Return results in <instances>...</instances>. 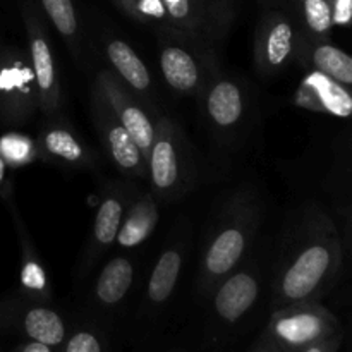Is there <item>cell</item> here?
Segmentation results:
<instances>
[{"label": "cell", "instance_id": "cell-1", "mask_svg": "<svg viewBox=\"0 0 352 352\" xmlns=\"http://www.w3.org/2000/svg\"><path fill=\"white\" fill-rule=\"evenodd\" d=\"M342 267V241L333 220L316 206H306L287 227L270 284L272 311L318 301Z\"/></svg>", "mask_w": 352, "mask_h": 352}, {"label": "cell", "instance_id": "cell-2", "mask_svg": "<svg viewBox=\"0 0 352 352\" xmlns=\"http://www.w3.org/2000/svg\"><path fill=\"white\" fill-rule=\"evenodd\" d=\"M263 222V201L251 186H241L226 196L212 220L201 246L196 289L208 301L223 277L250 254Z\"/></svg>", "mask_w": 352, "mask_h": 352}, {"label": "cell", "instance_id": "cell-3", "mask_svg": "<svg viewBox=\"0 0 352 352\" xmlns=\"http://www.w3.org/2000/svg\"><path fill=\"white\" fill-rule=\"evenodd\" d=\"M150 191L158 203L177 201L196 184L198 170L191 143L175 120L158 116L155 138L146 157Z\"/></svg>", "mask_w": 352, "mask_h": 352}, {"label": "cell", "instance_id": "cell-4", "mask_svg": "<svg viewBox=\"0 0 352 352\" xmlns=\"http://www.w3.org/2000/svg\"><path fill=\"white\" fill-rule=\"evenodd\" d=\"M158 34V64L164 81L175 95L198 98L210 79L220 71L217 48L179 33Z\"/></svg>", "mask_w": 352, "mask_h": 352}, {"label": "cell", "instance_id": "cell-5", "mask_svg": "<svg viewBox=\"0 0 352 352\" xmlns=\"http://www.w3.org/2000/svg\"><path fill=\"white\" fill-rule=\"evenodd\" d=\"M339 332L340 322L320 301L275 309L263 330L280 352H302Z\"/></svg>", "mask_w": 352, "mask_h": 352}, {"label": "cell", "instance_id": "cell-6", "mask_svg": "<svg viewBox=\"0 0 352 352\" xmlns=\"http://www.w3.org/2000/svg\"><path fill=\"white\" fill-rule=\"evenodd\" d=\"M265 285V268L258 258L241 261L210 294V323L215 332L239 325L254 309Z\"/></svg>", "mask_w": 352, "mask_h": 352}, {"label": "cell", "instance_id": "cell-7", "mask_svg": "<svg viewBox=\"0 0 352 352\" xmlns=\"http://www.w3.org/2000/svg\"><path fill=\"white\" fill-rule=\"evenodd\" d=\"M21 17L28 40V57L38 86L40 96V112L45 119L64 116L62 107V86L58 81L57 62H55L54 47L41 9H38L33 0H19Z\"/></svg>", "mask_w": 352, "mask_h": 352}, {"label": "cell", "instance_id": "cell-8", "mask_svg": "<svg viewBox=\"0 0 352 352\" xmlns=\"http://www.w3.org/2000/svg\"><path fill=\"white\" fill-rule=\"evenodd\" d=\"M198 102L206 126L222 143H232L246 127L251 100L241 79L219 71L199 93Z\"/></svg>", "mask_w": 352, "mask_h": 352}, {"label": "cell", "instance_id": "cell-9", "mask_svg": "<svg viewBox=\"0 0 352 352\" xmlns=\"http://www.w3.org/2000/svg\"><path fill=\"white\" fill-rule=\"evenodd\" d=\"M168 33H179L217 48L236 17V0H164ZM164 33V31H158Z\"/></svg>", "mask_w": 352, "mask_h": 352}, {"label": "cell", "instance_id": "cell-10", "mask_svg": "<svg viewBox=\"0 0 352 352\" xmlns=\"http://www.w3.org/2000/svg\"><path fill=\"white\" fill-rule=\"evenodd\" d=\"M299 30L294 14L268 7L258 21L253 40L254 69L263 78H275L296 60Z\"/></svg>", "mask_w": 352, "mask_h": 352}, {"label": "cell", "instance_id": "cell-11", "mask_svg": "<svg viewBox=\"0 0 352 352\" xmlns=\"http://www.w3.org/2000/svg\"><path fill=\"white\" fill-rule=\"evenodd\" d=\"M40 110L36 79L28 52L14 45L0 47V119L24 124Z\"/></svg>", "mask_w": 352, "mask_h": 352}, {"label": "cell", "instance_id": "cell-12", "mask_svg": "<svg viewBox=\"0 0 352 352\" xmlns=\"http://www.w3.org/2000/svg\"><path fill=\"white\" fill-rule=\"evenodd\" d=\"M134 188L131 182L113 181L103 189L102 199L96 208L95 220H93L91 230L86 239L85 250L79 256L78 267H76V278L85 280L98 261L105 256L107 251L117 243L120 226H122L124 213L129 205L131 195Z\"/></svg>", "mask_w": 352, "mask_h": 352}, {"label": "cell", "instance_id": "cell-13", "mask_svg": "<svg viewBox=\"0 0 352 352\" xmlns=\"http://www.w3.org/2000/svg\"><path fill=\"white\" fill-rule=\"evenodd\" d=\"M69 329L58 309L47 302L34 301L19 294V298L0 301V330L21 336L24 340H36L60 349Z\"/></svg>", "mask_w": 352, "mask_h": 352}, {"label": "cell", "instance_id": "cell-14", "mask_svg": "<svg viewBox=\"0 0 352 352\" xmlns=\"http://www.w3.org/2000/svg\"><path fill=\"white\" fill-rule=\"evenodd\" d=\"M93 88L105 98L119 122L148 157L157 127V112L150 103L136 95L126 82L117 78L110 69H103L93 79Z\"/></svg>", "mask_w": 352, "mask_h": 352}, {"label": "cell", "instance_id": "cell-15", "mask_svg": "<svg viewBox=\"0 0 352 352\" xmlns=\"http://www.w3.org/2000/svg\"><path fill=\"white\" fill-rule=\"evenodd\" d=\"M91 117L103 151L117 170L129 179L146 177V157L95 88H91Z\"/></svg>", "mask_w": 352, "mask_h": 352}, {"label": "cell", "instance_id": "cell-16", "mask_svg": "<svg viewBox=\"0 0 352 352\" xmlns=\"http://www.w3.org/2000/svg\"><path fill=\"white\" fill-rule=\"evenodd\" d=\"M186 251H188L186 232H177V236L174 234V237L158 254L141 299L140 315L143 318H153L168 305L184 268Z\"/></svg>", "mask_w": 352, "mask_h": 352}, {"label": "cell", "instance_id": "cell-17", "mask_svg": "<svg viewBox=\"0 0 352 352\" xmlns=\"http://www.w3.org/2000/svg\"><path fill=\"white\" fill-rule=\"evenodd\" d=\"M36 141L43 162L60 164L76 170H95L98 167L96 153L64 116L45 120Z\"/></svg>", "mask_w": 352, "mask_h": 352}, {"label": "cell", "instance_id": "cell-18", "mask_svg": "<svg viewBox=\"0 0 352 352\" xmlns=\"http://www.w3.org/2000/svg\"><path fill=\"white\" fill-rule=\"evenodd\" d=\"M294 105L337 119H352V89L316 69H309L296 88Z\"/></svg>", "mask_w": 352, "mask_h": 352}, {"label": "cell", "instance_id": "cell-19", "mask_svg": "<svg viewBox=\"0 0 352 352\" xmlns=\"http://www.w3.org/2000/svg\"><path fill=\"white\" fill-rule=\"evenodd\" d=\"M134 277L136 261L127 254L112 258L103 265L89 294V308L96 318H100L98 323L112 316L122 306L133 289Z\"/></svg>", "mask_w": 352, "mask_h": 352}, {"label": "cell", "instance_id": "cell-20", "mask_svg": "<svg viewBox=\"0 0 352 352\" xmlns=\"http://www.w3.org/2000/svg\"><path fill=\"white\" fill-rule=\"evenodd\" d=\"M102 50L109 62V69L122 79L140 98L153 107V79L150 69L138 52L126 40L113 34H103Z\"/></svg>", "mask_w": 352, "mask_h": 352}, {"label": "cell", "instance_id": "cell-21", "mask_svg": "<svg viewBox=\"0 0 352 352\" xmlns=\"http://www.w3.org/2000/svg\"><path fill=\"white\" fill-rule=\"evenodd\" d=\"M7 201H9L10 208H12V220L14 226H16L17 239H19L21 248V294L30 299H34V301L52 305L54 291H52L50 280H48L47 272H45L43 263L40 260V254H38L36 248H34L30 234H28L26 226H24L19 212L12 205L10 198Z\"/></svg>", "mask_w": 352, "mask_h": 352}, {"label": "cell", "instance_id": "cell-22", "mask_svg": "<svg viewBox=\"0 0 352 352\" xmlns=\"http://www.w3.org/2000/svg\"><path fill=\"white\" fill-rule=\"evenodd\" d=\"M158 220H160V210H158V199L155 198L153 192H141L138 191V188H134L129 205L124 213L117 244L124 250H134L141 246L155 232Z\"/></svg>", "mask_w": 352, "mask_h": 352}, {"label": "cell", "instance_id": "cell-23", "mask_svg": "<svg viewBox=\"0 0 352 352\" xmlns=\"http://www.w3.org/2000/svg\"><path fill=\"white\" fill-rule=\"evenodd\" d=\"M296 60L301 65L323 72L352 89V55L329 41L301 43Z\"/></svg>", "mask_w": 352, "mask_h": 352}, {"label": "cell", "instance_id": "cell-24", "mask_svg": "<svg viewBox=\"0 0 352 352\" xmlns=\"http://www.w3.org/2000/svg\"><path fill=\"white\" fill-rule=\"evenodd\" d=\"M299 30V45L329 41L336 26L333 0H296L291 10Z\"/></svg>", "mask_w": 352, "mask_h": 352}, {"label": "cell", "instance_id": "cell-25", "mask_svg": "<svg viewBox=\"0 0 352 352\" xmlns=\"http://www.w3.org/2000/svg\"><path fill=\"white\" fill-rule=\"evenodd\" d=\"M41 12L47 16L52 26L55 28L65 47L71 52L74 62L81 64L85 55V34H82L81 21L72 0H38Z\"/></svg>", "mask_w": 352, "mask_h": 352}, {"label": "cell", "instance_id": "cell-26", "mask_svg": "<svg viewBox=\"0 0 352 352\" xmlns=\"http://www.w3.org/2000/svg\"><path fill=\"white\" fill-rule=\"evenodd\" d=\"M0 157L10 168L41 160L38 141L23 133H6L0 136Z\"/></svg>", "mask_w": 352, "mask_h": 352}, {"label": "cell", "instance_id": "cell-27", "mask_svg": "<svg viewBox=\"0 0 352 352\" xmlns=\"http://www.w3.org/2000/svg\"><path fill=\"white\" fill-rule=\"evenodd\" d=\"M109 347L105 327L98 322H88L69 329L58 352H109Z\"/></svg>", "mask_w": 352, "mask_h": 352}, {"label": "cell", "instance_id": "cell-28", "mask_svg": "<svg viewBox=\"0 0 352 352\" xmlns=\"http://www.w3.org/2000/svg\"><path fill=\"white\" fill-rule=\"evenodd\" d=\"M117 7L131 19L151 26L157 33L165 31L167 28V12H165L164 0H120Z\"/></svg>", "mask_w": 352, "mask_h": 352}, {"label": "cell", "instance_id": "cell-29", "mask_svg": "<svg viewBox=\"0 0 352 352\" xmlns=\"http://www.w3.org/2000/svg\"><path fill=\"white\" fill-rule=\"evenodd\" d=\"M336 24L349 26L352 23V0H333Z\"/></svg>", "mask_w": 352, "mask_h": 352}, {"label": "cell", "instance_id": "cell-30", "mask_svg": "<svg viewBox=\"0 0 352 352\" xmlns=\"http://www.w3.org/2000/svg\"><path fill=\"white\" fill-rule=\"evenodd\" d=\"M342 340H344V333L339 332L336 333V336L329 337V339L322 340V342L315 344V346L308 347V349L302 352H339L340 346H342Z\"/></svg>", "mask_w": 352, "mask_h": 352}, {"label": "cell", "instance_id": "cell-31", "mask_svg": "<svg viewBox=\"0 0 352 352\" xmlns=\"http://www.w3.org/2000/svg\"><path fill=\"white\" fill-rule=\"evenodd\" d=\"M12 352H58V349L47 346V344L36 342V340H24Z\"/></svg>", "mask_w": 352, "mask_h": 352}, {"label": "cell", "instance_id": "cell-32", "mask_svg": "<svg viewBox=\"0 0 352 352\" xmlns=\"http://www.w3.org/2000/svg\"><path fill=\"white\" fill-rule=\"evenodd\" d=\"M248 352H280V351H278V347L275 346V344L272 342L263 332H261L260 337L256 339V342L251 346V349Z\"/></svg>", "mask_w": 352, "mask_h": 352}, {"label": "cell", "instance_id": "cell-33", "mask_svg": "<svg viewBox=\"0 0 352 352\" xmlns=\"http://www.w3.org/2000/svg\"><path fill=\"white\" fill-rule=\"evenodd\" d=\"M7 164L0 157V198H10V182L7 179Z\"/></svg>", "mask_w": 352, "mask_h": 352}, {"label": "cell", "instance_id": "cell-34", "mask_svg": "<svg viewBox=\"0 0 352 352\" xmlns=\"http://www.w3.org/2000/svg\"><path fill=\"white\" fill-rule=\"evenodd\" d=\"M267 3V9L268 7H275V9H287L292 10L294 7V0H263Z\"/></svg>", "mask_w": 352, "mask_h": 352}, {"label": "cell", "instance_id": "cell-35", "mask_svg": "<svg viewBox=\"0 0 352 352\" xmlns=\"http://www.w3.org/2000/svg\"><path fill=\"white\" fill-rule=\"evenodd\" d=\"M113 2H116V3H119V2H120V0H113Z\"/></svg>", "mask_w": 352, "mask_h": 352}, {"label": "cell", "instance_id": "cell-36", "mask_svg": "<svg viewBox=\"0 0 352 352\" xmlns=\"http://www.w3.org/2000/svg\"><path fill=\"white\" fill-rule=\"evenodd\" d=\"M172 352H186V351H172Z\"/></svg>", "mask_w": 352, "mask_h": 352}, {"label": "cell", "instance_id": "cell-37", "mask_svg": "<svg viewBox=\"0 0 352 352\" xmlns=\"http://www.w3.org/2000/svg\"><path fill=\"white\" fill-rule=\"evenodd\" d=\"M294 3H296V0H294Z\"/></svg>", "mask_w": 352, "mask_h": 352}]
</instances>
